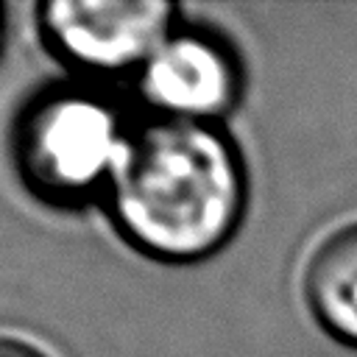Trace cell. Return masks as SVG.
<instances>
[{
    "label": "cell",
    "instance_id": "6da1fadb",
    "mask_svg": "<svg viewBox=\"0 0 357 357\" xmlns=\"http://www.w3.org/2000/svg\"><path fill=\"white\" fill-rule=\"evenodd\" d=\"M245 178L231 142L198 120L167 117L126 142L112 206L126 237L162 259H195L234 231Z\"/></svg>",
    "mask_w": 357,
    "mask_h": 357
},
{
    "label": "cell",
    "instance_id": "7a4b0ae2",
    "mask_svg": "<svg viewBox=\"0 0 357 357\" xmlns=\"http://www.w3.org/2000/svg\"><path fill=\"white\" fill-rule=\"evenodd\" d=\"M17 142L28 184L50 198L86 192L114 173L126 151L114 112L84 92H56L31 106Z\"/></svg>",
    "mask_w": 357,
    "mask_h": 357
},
{
    "label": "cell",
    "instance_id": "3957f363",
    "mask_svg": "<svg viewBox=\"0 0 357 357\" xmlns=\"http://www.w3.org/2000/svg\"><path fill=\"white\" fill-rule=\"evenodd\" d=\"M173 6L162 0L95 3L53 0L42 6V28L53 47L89 70H123L145 64L170 36Z\"/></svg>",
    "mask_w": 357,
    "mask_h": 357
},
{
    "label": "cell",
    "instance_id": "277c9868",
    "mask_svg": "<svg viewBox=\"0 0 357 357\" xmlns=\"http://www.w3.org/2000/svg\"><path fill=\"white\" fill-rule=\"evenodd\" d=\"M142 89L162 112L201 123L234 103L237 64L215 39L198 33L167 36L142 64Z\"/></svg>",
    "mask_w": 357,
    "mask_h": 357
},
{
    "label": "cell",
    "instance_id": "5b68a950",
    "mask_svg": "<svg viewBox=\"0 0 357 357\" xmlns=\"http://www.w3.org/2000/svg\"><path fill=\"white\" fill-rule=\"evenodd\" d=\"M301 290L318 326L357 346V220L318 240L304 265Z\"/></svg>",
    "mask_w": 357,
    "mask_h": 357
},
{
    "label": "cell",
    "instance_id": "8992f818",
    "mask_svg": "<svg viewBox=\"0 0 357 357\" xmlns=\"http://www.w3.org/2000/svg\"><path fill=\"white\" fill-rule=\"evenodd\" d=\"M0 357H45V354L39 349H33L31 343H25V340L0 335Z\"/></svg>",
    "mask_w": 357,
    "mask_h": 357
},
{
    "label": "cell",
    "instance_id": "52a82bcc",
    "mask_svg": "<svg viewBox=\"0 0 357 357\" xmlns=\"http://www.w3.org/2000/svg\"><path fill=\"white\" fill-rule=\"evenodd\" d=\"M0 42H3V22H0Z\"/></svg>",
    "mask_w": 357,
    "mask_h": 357
}]
</instances>
